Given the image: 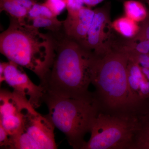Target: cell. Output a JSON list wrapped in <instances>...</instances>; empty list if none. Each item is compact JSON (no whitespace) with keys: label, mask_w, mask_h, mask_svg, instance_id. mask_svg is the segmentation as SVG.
Listing matches in <instances>:
<instances>
[{"label":"cell","mask_w":149,"mask_h":149,"mask_svg":"<svg viewBox=\"0 0 149 149\" xmlns=\"http://www.w3.org/2000/svg\"><path fill=\"white\" fill-rule=\"evenodd\" d=\"M54 56L40 85L46 93L70 98L91 95L93 67L97 56L67 36L63 29L49 34Z\"/></svg>","instance_id":"cell-1"},{"label":"cell","mask_w":149,"mask_h":149,"mask_svg":"<svg viewBox=\"0 0 149 149\" xmlns=\"http://www.w3.org/2000/svg\"><path fill=\"white\" fill-rule=\"evenodd\" d=\"M128 55L121 49H111L97 56L92 84L100 111L112 114L139 116L149 103L143 102L130 89L127 75Z\"/></svg>","instance_id":"cell-2"},{"label":"cell","mask_w":149,"mask_h":149,"mask_svg":"<svg viewBox=\"0 0 149 149\" xmlns=\"http://www.w3.org/2000/svg\"><path fill=\"white\" fill-rule=\"evenodd\" d=\"M0 52L9 61L29 70L41 80L52 61L53 43L49 34L11 17L8 28L0 35Z\"/></svg>","instance_id":"cell-3"},{"label":"cell","mask_w":149,"mask_h":149,"mask_svg":"<svg viewBox=\"0 0 149 149\" xmlns=\"http://www.w3.org/2000/svg\"><path fill=\"white\" fill-rule=\"evenodd\" d=\"M44 102L48 107V118L65 135L74 149H82L100 109L94 92L83 97L70 98L46 93Z\"/></svg>","instance_id":"cell-4"},{"label":"cell","mask_w":149,"mask_h":149,"mask_svg":"<svg viewBox=\"0 0 149 149\" xmlns=\"http://www.w3.org/2000/svg\"><path fill=\"white\" fill-rule=\"evenodd\" d=\"M139 116L99 112L82 149H134Z\"/></svg>","instance_id":"cell-5"},{"label":"cell","mask_w":149,"mask_h":149,"mask_svg":"<svg viewBox=\"0 0 149 149\" xmlns=\"http://www.w3.org/2000/svg\"><path fill=\"white\" fill-rule=\"evenodd\" d=\"M22 124L41 149L57 148L54 133L55 127L47 116H43L36 111L28 100L22 109Z\"/></svg>","instance_id":"cell-6"},{"label":"cell","mask_w":149,"mask_h":149,"mask_svg":"<svg viewBox=\"0 0 149 149\" xmlns=\"http://www.w3.org/2000/svg\"><path fill=\"white\" fill-rule=\"evenodd\" d=\"M3 63L4 82L13 88L14 91L26 97L35 108L40 107L44 102L46 94L42 86L34 84L22 67L10 61Z\"/></svg>","instance_id":"cell-7"},{"label":"cell","mask_w":149,"mask_h":149,"mask_svg":"<svg viewBox=\"0 0 149 149\" xmlns=\"http://www.w3.org/2000/svg\"><path fill=\"white\" fill-rule=\"evenodd\" d=\"M92 24L85 40L81 45L97 56L104 55L110 49L112 22L108 7L95 10Z\"/></svg>","instance_id":"cell-8"},{"label":"cell","mask_w":149,"mask_h":149,"mask_svg":"<svg viewBox=\"0 0 149 149\" xmlns=\"http://www.w3.org/2000/svg\"><path fill=\"white\" fill-rule=\"evenodd\" d=\"M28 99L15 91L5 89L0 91V125L10 135L21 129L22 109Z\"/></svg>","instance_id":"cell-9"},{"label":"cell","mask_w":149,"mask_h":149,"mask_svg":"<svg viewBox=\"0 0 149 149\" xmlns=\"http://www.w3.org/2000/svg\"><path fill=\"white\" fill-rule=\"evenodd\" d=\"M95 13V10L85 6L77 12L68 13L63 23V32L67 36L81 44L87 37Z\"/></svg>","instance_id":"cell-10"},{"label":"cell","mask_w":149,"mask_h":149,"mask_svg":"<svg viewBox=\"0 0 149 149\" xmlns=\"http://www.w3.org/2000/svg\"><path fill=\"white\" fill-rule=\"evenodd\" d=\"M8 149H39L41 147L28 134L24 127L10 135Z\"/></svg>","instance_id":"cell-11"},{"label":"cell","mask_w":149,"mask_h":149,"mask_svg":"<svg viewBox=\"0 0 149 149\" xmlns=\"http://www.w3.org/2000/svg\"><path fill=\"white\" fill-rule=\"evenodd\" d=\"M139 120L134 149H149V106L139 116Z\"/></svg>","instance_id":"cell-12"},{"label":"cell","mask_w":149,"mask_h":149,"mask_svg":"<svg viewBox=\"0 0 149 149\" xmlns=\"http://www.w3.org/2000/svg\"><path fill=\"white\" fill-rule=\"evenodd\" d=\"M111 25L113 29L126 38L136 37L140 31L138 22L126 16L116 19L112 22Z\"/></svg>","instance_id":"cell-13"},{"label":"cell","mask_w":149,"mask_h":149,"mask_svg":"<svg viewBox=\"0 0 149 149\" xmlns=\"http://www.w3.org/2000/svg\"><path fill=\"white\" fill-rule=\"evenodd\" d=\"M0 10L6 12L21 24L24 23L29 11L17 0H0Z\"/></svg>","instance_id":"cell-14"},{"label":"cell","mask_w":149,"mask_h":149,"mask_svg":"<svg viewBox=\"0 0 149 149\" xmlns=\"http://www.w3.org/2000/svg\"><path fill=\"white\" fill-rule=\"evenodd\" d=\"M63 21H60L57 17L50 18L46 17H38L31 19H26L23 25L39 29L40 28L48 29L50 32L59 31L63 27Z\"/></svg>","instance_id":"cell-15"},{"label":"cell","mask_w":149,"mask_h":149,"mask_svg":"<svg viewBox=\"0 0 149 149\" xmlns=\"http://www.w3.org/2000/svg\"><path fill=\"white\" fill-rule=\"evenodd\" d=\"M125 16L137 22L143 21L147 16L146 9L141 2L127 0L123 3Z\"/></svg>","instance_id":"cell-16"},{"label":"cell","mask_w":149,"mask_h":149,"mask_svg":"<svg viewBox=\"0 0 149 149\" xmlns=\"http://www.w3.org/2000/svg\"><path fill=\"white\" fill-rule=\"evenodd\" d=\"M38 17H46L50 18L57 17L54 15L44 3H36L32 6V8L28 11L25 20Z\"/></svg>","instance_id":"cell-17"},{"label":"cell","mask_w":149,"mask_h":149,"mask_svg":"<svg viewBox=\"0 0 149 149\" xmlns=\"http://www.w3.org/2000/svg\"><path fill=\"white\" fill-rule=\"evenodd\" d=\"M44 3L57 17L66 9L65 0H45Z\"/></svg>","instance_id":"cell-18"},{"label":"cell","mask_w":149,"mask_h":149,"mask_svg":"<svg viewBox=\"0 0 149 149\" xmlns=\"http://www.w3.org/2000/svg\"><path fill=\"white\" fill-rule=\"evenodd\" d=\"M68 13H73L83 8L85 4L83 0H65Z\"/></svg>","instance_id":"cell-19"},{"label":"cell","mask_w":149,"mask_h":149,"mask_svg":"<svg viewBox=\"0 0 149 149\" xmlns=\"http://www.w3.org/2000/svg\"><path fill=\"white\" fill-rule=\"evenodd\" d=\"M10 135L5 128L0 125V147L2 148H7Z\"/></svg>","instance_id":"cell-20"},{"label":"cell","mask_w":149,"mask_h":149,"mask_svg":"<svg viewBox=\"0 0 149 149\" xmlns=\"http://www.w3.org/2000/svg\"><path fill=\"white\" fill-rule=\"evenodd\" d=\"M104 1V0H83L85 4L90 8L97 5Z\"/></svg>","instance_id":"cell-21"},{"label":"cell","mask_w":149,"mask_h":149,"mask_svg":"<svg viewBox=\"0 0 149 149\" xmlns=\"http://www.w3.org/2000/svg\"><path fill=\"white\" fill-rule=\"evenodd\" d=\"M143 34V35H137V36L144 38V39L149 41V24L145 28V31H144Z\"/></svg>","instance_id":"cell-22"},{"label":"cell","mask_w":149,"mask_h":149,"mask_svg":"<svg viewBox=\"0 0 149 149\" xmlns=\"http://www.w3.org/2000/svg\"><path fill=\"white\" fill-rule=\"evenodd\" d=\"M4 65L3 62L0 63V83L1 84L4 82Z\"/></svg>","instance_id":"cell-23"},{"label":"cell","mask_w":149,"mask_h":149,"mask_svg":"<svg viewBox=\"0 0 149 149\" xmlns=\"http://www.w3.org/2000/svg\"><path fill=\"white\" fill-rule=\"evenodd\" d=\"M146 1H149V0H146Z\"/></svg>","instance_id":"cell-24"},{"label":"cell","mask_w":149,"mask_h":149,"mask_svg":"<svg viewBox=\"0 0 149 149\" xmlns=\"http://www.w3.org/2000/svg\"><path fill=\"white\" fill-rule=\"evenodd\" d=\"M148 3H149V1H148Z\"/></svg>","instance_id":"cell-25"}]
</instances>
